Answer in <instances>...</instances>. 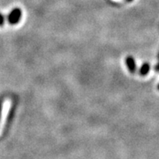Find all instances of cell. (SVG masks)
Listing matches in <instances>:
<instances>
[{
	"mask_svg": "<svg viewBox=\"0 0 159 159\" xmlns=\"http://www.w3.org/2000/svg\"><path fill=\"white\" fill-rule=\"evenodd\" d=\"M11 107V101L9 99H6L3 102V107H2V114H1V118H0V136L2 135L4 128L5 123H6V119L7 116V114L9 112Z\"/></svg>",
	"mask_w": 159,
	"mask_h": 159,
	"instance_id": "1",
	"label": "cell"
},
{
	"mask_svg": "<svg viewBox=\"0 0 159 159\" xmlns=\"http://www.w3.org/2000/svg\"><path fill=\"white\" fill-rule=\"evenodd\" d=\"M21 12L19 9H16L11 13V15L9 16V21H10L11 24L17 23L19 21L20 18Z\"/></svg>",
	"mask_w": 159,
	"mask_h": 159,
	"instance_id": "2",
	"label": "cell"
},
{
	"mask_svg": "<svg viewBox=\"0 0 159 159\" xmlns=\"http://www.w3.org/2000/svg\"><path fill=\"white\" fill-rule=\"evenodd\" d=\"M127 64H128V68L130 69V71H135L136 66H135V62L132 58H131V57H128V59H127Z\"/></svg>",
	"mask_w": 159,
	"mask_h": 159,
	"instance_id": "3",
	"label": "cell"
},
{
	"mask_svg": "<svg viewBox=\"0 0 159 159\" xmlns=\"http://www.w3.org/2000/svg\"><path fill=\"white\" fill-rule=\"evenodd\" d=\"M149 71V66L148 64H144L143 65L142 68H141V73L142 74H146Z\"/></svg>",
	"mask_w": 159,
	"mask_h": 159,
	"instance_id": "4",
	"label": "cell"
},
{
	"mask_svg": "<svg viewBox=\"0 0 159 159\" xmlns=\"http://www.w3.org/2000/svg\"><path fill=\"white\" fill-rule=\"evenodd\" d=\"M2 23H3V17L0 15V25H1V24H2Z\"/></svg>",
	"mask_w": 159,
	"mask_h": 159,
	"instance_id": "5",
	"label": "cell"
}]
</instances>
